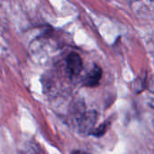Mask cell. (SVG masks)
I'll return each instance as SVG.
<instances>
[{"instance_id":"6da1fadb","label":"cell","mask_w":154,"mask_h":154,"mask_svg":"<svg viewBox=\"0 0 154 154\" xmlns=\"http://www.w3.org/2000/svg\"><path fill=\"white\" fill-rule=\"evenodd\" d=\"M97 120V113L96 111H89L83 113L79 118V132L84 134H90L94 130Z\"/></svg>"},{"instance_id":"7a4b0ae2","label":"cell","mask_w":154,"mask_h":154,"mask_svg":"<svg viewBox=\"0 0 154 154\" xmlns=\"http://www.w3.org/2000/svg\"><path fill=\"white\" fill-rule=\"evenodd\" d=\"M67 68L70 76H77L80 74L83 68V62L79 54L72 52L68 55Z\"/></svg>"},{"instance_id":"3957f363","label":"cell","mask_w":154,"mask_h":154,"mask_svg":"<svg viewBox=\"0 0 154 154\" xmlns=\"http://www.w3.org/2000/svg\"><path fill=\"white\" fill-rule=\"evenodd\" d=\"M102 74H103V71L101 67L95 64L92 70L86 76L85 81H84V85L90 87V88L97 86L102 78Z\"/></svg>"},{"instance_id":"277c9868","label":"cell","mask_w":154,"mask_h":154,"mask_svg":"<svg viewBox=\"0 0 154 154\" xmlns=\"http://www.w3.org/2000/svg\"><path fill=\"white\" fill-rule=\"evenodd\" d=\"M109 124H110L109 122L102 123L97 128H94V130L90 133V134L95 136V137H101V136H103L106 133V131H107V129L109 127Z\"/></svg>"},{"instance_id":"5b68a950","label":"cell","mask_w":154,"mask_h":154,"mask_svg":"<svg viewBox=\"0 0 154 154\" xmlns=\"http://www.w3.org/2000/svg\"><path fill=\"white\" fill-rule=\"evenodd\" d=\"M70 154H88V153H87V152H83V151H74V152H72Z\"/></svg>"}]
</instances>
